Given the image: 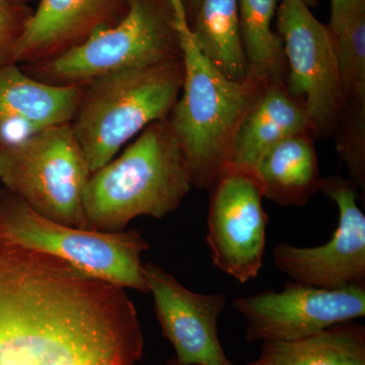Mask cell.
Wrapping results in <instances>:
<instances>
[{
	"instance_id": "22",
	"label": "cell",
	"mask_w": 365,
	"mask_h": 365,
	"mask_svg": "<svg viewBox=\"0 0 365 365\" xmlns=\"http://www.w3.org/2000/svg\"><path fill=\"white\" fill-rule=\"evenodd\" d=\"M365 11V0H331V20L329 26L335 35L357 14Z\"/></svg>"
},
{
	"instance_id": "13",
	"label": "cell",
	"mask_w": 365,
	"mask_h": 365,
	"mask_svg": "<svg viewBox=\"0 0 365 365\" xmlns=\"http://www.w3.org/2000/svg\"><path fill=\"white\" fill-rule=\"evenodd\" d=\"M336 36L343 109L334 132L350 180L365 189V11Z\"/></svg>"
},
{
	"instance_id": "11",
	"label": "cell",
	"mask_w": 365,
	"mask_h": 365,
	"mask_svg": "<svg viewBox=\"0 0 365 365\" xmlns=\"http://www.w3.org/2000/svg\"><path fill=\"white\" fill-rule=\"evenodd\" d=\"M319 191L337 205L339 222L330 241L313 248L281 242L274 249L276 268L294 282L337 289L365 284V215L359 190L342 176L323 178Z\"/></svg>"
},
{
	"instance_id": "15",
	"label": "cell",
	"mask_w": 365,
	"mask_h": 365,
	"mask_svg": "<svg viewBox=\"0 0 365 365\" xmlns=\"http://www.w3.org/2000/svg\"><path fill=\"white\" fill-rule=\"evenodd\" d=\"M263 195L283 206H304L319 191V170L313 137L295 134L269 148L253 168Z\"/></svg>"
},
{
	"instance_id": "2",
	"label": "cell",
	"mask_w": 365,
	"mask_h": 365,
	"mask_svg": "<svg viewBox=\"0 0 365 365\" xmlns=\"http://www.w3.org/2000/svg\"><path fill=\"white\" fill-rule=\"evenodd\" d=\"M184 83L168 121L188 165L192 188L210 190L232 165L235 138L269 79L250 71L232 81L199 51L191 31L179 35Z\"/></svg>"
},
{
	"instance_id": "3",
	"label": "cell",
	"mask_w": 365,
	"mask_h": 365,
	"mask_svg": "<svg viewBox=\"0 0 365 365\" xmlns=\"http://www.w3.org/2000/svg\"><path fill=\"white\" fill-rule=\"evenodd\" d=\"M191 189L180 144L168 118L160 120L91 173L83 194L85 228L122 232L138 216L160 220L176 210Z\"/></svg>"
},
{
	"instance_id": "4",
	"label": "cell",
	"mask_w": 365,
	"mask_h": 365,
	"mask_svg": "<svg viewBox=\"0 0 365 365\" xmlns=\"http://www.w3.org/2000/svg\"><path fill=\"white\" fill-rule=\"evenodd\" d=\"M184 76L182 56L91 81L72 129L91 173L111 162L139 132L169 117Z\"/></svg>"
},
{
	"instance_id": "25",
	"label": "cell",
	"mask_w": 365,
	"mask_h": 365,
	"mask_svg": "<svg viewBox=\"0 0 365 365\" xmlns=\"http://www.w3.org/2000/svg\"><path fill=\"white\" fill-rule=\"evenodd\" d=\"M182 2H184V6L185 9H186L187 16H188L190 26V20L192 21V19H193L194 14H195L201 0H182Z\"/></svg>"
},
{
	"instance_id": "23",
	"label": "cell",
	"mask_w": 365,
	"mask_h": 365,
	"mask_svg": "<svg viewBox=\"0 0 365 365\" xmlns=\"http://www.w3.org/2000/svg\"><path fill=\"white\" fill-rule=\"evenodd\" d=\"M14 16L9 0H0V47L13 36Z\"/></svg>"
},
{
	"instance_id": "5",
	"label": "cell",
	"mask_w": 365,
	"mask_h": 365,
	"mask_svg": "<svg viewBox=\"0 0 365 365\" xmlns=\"http://www.w3.org/2000/svg\"><path fill=\"white\" fill-rule=\"evenodd\" d=\"M91 174L71 125L48 127L16 148H0V179L40 215L85 228Z\"/></svg>"
},
{
	"instance_id": "10",
	"label": "cell",
	"mask_w": 365,
	"mask_h": 365,
	"mask_svg": "<svg viewBox=\"0 0 365 365\" xmlns=\"http://www.w3.org/2000/svg\"><path fill=\"white\" fill-rule=\"evenodd\" d=\"M206 240L213 263L241 283L254 279L263 265L268 215L253 169L230 165L209 190Z\"/></svg>"
},
{
	"instance_id": "18",
	"label": "cell",
	"mask_w": 365,
	"mask_h": 365,
	"mask_svg": "<svg viewBox=\"0 0 365 365\" xmlns=\"http://www.w3.org/2000/svg\"><path fill=\"white\" fill-rule=\"evenodd\" d=\"M241 365H365V327L348 321L299 339L263 341L258 359Z\"/></svg>"
},
{
	"instance_id": "21",
	"label": "cell",
	"mask_w": 365,
	"mask_h": 365,
	"mask_svg": "<svg viewBox=\"0 0 365 365\" xmlns=\"http://www.w3.org/2000/svg\"><path fill=\"white\" fill-rule=\"evenodd\" d=\"M46 128L21 117L0 118V148L21 145Z\"/></svg>"
},
{
	"instance_id": "27",
	"label": "cell",
	"mask_w": 365,
	"mask_h": 365,
	"mask_svg": "<svg viewBox=\"0 0 365 365\" xmlns=\"http://www.w3.org/2000/svg\"><path fill=\"white\" fill-rule=\"evenodd\" d=\"M163 365H185V364H181V362H180L179 360H178L176 359V357H174V359H170L169 361L165 362V364H163Z\"/></svg>"
},
{
	"instance_id": "17",
	"label": "cell",
	"mask_w": 365,
	"mask_h": 365,
	"mask_svg": "<svg viewBox=\"0 0 365 365\" xmlns=\"http://www.w3.org/2000/svg\"><path fill=\"white\" fill-rule=\"evenodd\" d=\"M81 101L78 85L42 83L14 66L0 68V118L21 117L43 128L58 126L76 117Z\"/></svg>"
},
{
	"instance_id": "26",
	"label": "cell",
	"mask_w": 365,
	"mask_h": 365,
	"mask_svg": "<svg viewBox=\"0 0 365 365\" xmlns=\"http://www.w3.org/2000/svg\"><path fill=\"white\" fill-rule=\"evenodd\" d=\"M307 6L314 7L318 6V0H302Z\"/></svg>"
},
{
	"instance_id": "20",
	"label": "cell",
	"mask_w": 365,
	"mask_h": 365,
	"mask_svg": "<svg viewBox=\"0 0 365 365\" xmlns=\"http://www.w3.org/2000/svg\"><path fill=\"white\" fill-rule=\"evenodd\" d=\"M280 0H237L242 45L250 71L271 79H285L282 40L272 30Z\"/></svg>"
},
{
	"instance_id": "1",
	"label": "cell",
	"mask_w": 365,
	"mask_h": 365,
	"mask_svg": "<svg viewBox=\"0 0 365 365\" xmlns=\"http://www.w3.org/2000/svg\"><path fill=\"white\" fill-rule=\"evenodd\" d=\"M138 314L125 288L0 237V365H136Z\"/></svg>"
},
{
	"instance_id": "12",
	"label": "cell",
	"mask_w": 365,
	"mask_h": 365,
	"mask_svg": "<svg viewBox=\"0 0 365 365\" xmlns=\"http://www.w3.org/2000/svg\"><path fill=\"white\" fill-rule=\"evenodd\" d=\"M148 292L163 335L185 365H232L218 338V319L227 299L222 294H197L158 264H143Z\"/></svg>"
},
{
	"instance_id": "19",
	"label": "cell",
	"mask_w": 365,
	"mask_h": 365,
	"mask_svg": "<svg viewBox=\"0 0 365 365\" xmlns=\"http://www.w3.org/2000/svg\"><path fill=\"white\" fill-rule=\"evenodd\" d=\"M190 31L199 51L225 78L232 81L248 78L237 0H201Z\"/></svg>"
},
{
	"instance_id": "8",
	"label": "cell",
	"mask_w": 365,
	"mask_h": 365,
	"mask_svg": "<svg viewBox=\"0 0 365 365\" xmlns=\"http://www.w3.org/2000/svg\"><path fill=\"white\" fill-rule=\"evenodd\" d=\"M278 35L287 61L285 86L304 106L314 140L332 137L343 109L337 40L302 0H280Z\"/></svg>"
},
{
	"instance_id": "9",
	"label": "cell",
	"mask_w": 365,
	"mask_h": 365,
	"mask_svg": "<svg viewBox=\"0 0 365 365\" xmlns=\"http://www.w3.org/2000/svg\"><path fill=\"white\" fill-rule=\"evenodd\" d=\"M232 307L246 319L250 343L299 339L364 317L365 284L327 289L292 281L282 292L239 297Z\"/></svg>"
},
{
	"instance_id": "16",
	"label": "cell",
	"mask_w": 365,
	"mask_h": 365,
	"mask_svg": "<svg viewBox=\"0 0 365 365\" xmlns=\"http://www.w3.org/2000/svg\"><path fill=\"white\" fill-rule=\"evenodd\" d=\"M111 0H40L35 14L16 35L14 59H35L54 51L98 25Z\"/></svg>"
},
{
	"instance_id": "14",
	"label": "cell",
	"mask_w": 365,
	"mask_h": 365,
	"mask_svg": "<svg viewBox=\"0 0 365 365\" xmlns=\"http://www.w3.org/2000/svg\"><path fill=\"white\" fill-rule=\"evenodd\" d=\"M295 134L313 137L306 109L290 95L285 79H271L240 127L232 167L253 169L269 148Z\"/></svg>"
},
{
	"instance_id": "6",
	"label": "cell",
	"mask_w": 365,
	"mask_h": 365,
	"mask_svg": "<svg viewBox=\"0 0 365 365\" xmlns=\"http://www.w3.org/2000/svg\"><path fill=\"white\" fill-rule=\"evenodd\" d=\"M182 57L169 4L129 0L116 26H98L85 39L53 58L46 72L60 85L81 81Z\"/></svg>"
},
{
	"instance_id": "24",
	"label": "cell",
	"mask_w": 365,
	"mask_h": 365,
	"mask_svg": "<svg viewBox=\"0 0 365 365\" xmlns=\"http://www.w3.org/2000/svg\"><path fill=\"white\" fill-rule=\"evenodd\" d=\"M178 35L190 32L188 16L182 0H168Z\"/></svg>"
},
{
	"instance_id": "7",
	"label": "cell",
	"mask_w": 365,
	"mask_h": 365,
	"mask_svg": "<svg viewBox=\"0 0 365 365\" xmlns=\"http://www.w3.org/2000/svg\"><path fill=\"white\" fill-rule=\"evenodd\" d=\"M0 230L16 244L52 255L93 277L148 292L141 255L150 244L135 230L71 227L40 215L20 198L1 216Z\"/></svg>"
}]
</instances>
